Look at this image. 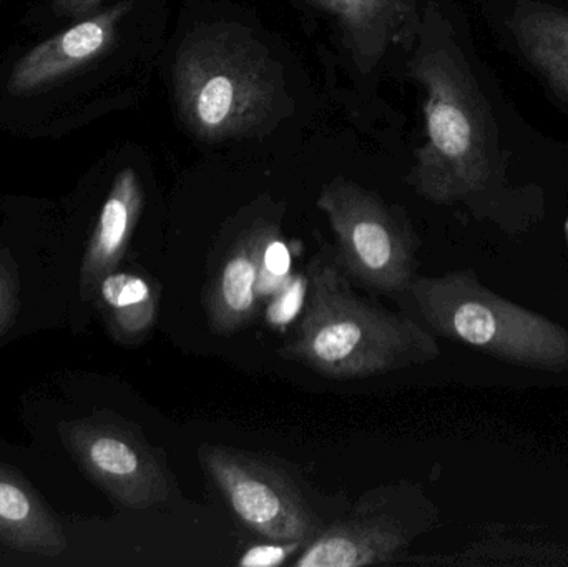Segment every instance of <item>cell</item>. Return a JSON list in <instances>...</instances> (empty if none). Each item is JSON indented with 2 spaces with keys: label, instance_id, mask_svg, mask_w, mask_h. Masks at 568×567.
I'll use <instances>...</instances> for the list:
<instances>
[{
  "label": "cell",
  "instance_id": "8fae6325",
  "mask_svg": "<svg viewBox=\"0 0 568 567\" xmlns=\"http://www.w3.org/2000/svg\"><path fill=\"white\" fill-rule=\"evenodd\" d=\"M142 209L143 190L139 176L132 169L122 170L113 180L83 255L80 266V292L83 298H92L99 283L119 269Z\"/></svg>",
  "mask_w": 568,
  "mask_h": 567
},
{
  "label": "cell",
  "instance_id": "7c38bea8",
  "mask_svg": "<svg viewBox=\"0 0 568 567\" xmlns=\"http://www.w3.org/2000/svg\"><path fill=\"white\" fill-rule=\"evenodd\" d=\"M0 546L23 555L60 556L63 526L26 476L0 463Z\"/></svg>",
  "mask_w": 568,
  "mask_h": 567
},
{
  "label": "cell",
  "instance_id": "5b68a950",
  "mask_svg": "<svg viewBox=\"0 0 568 567\" xmlns=\"http://www.w3.org/2000/svg\"><path fill=\"white\" fill-rule=\"evenodd\" d=\"M317 206L329 220L337 262L346 275L377 292L409 290L416 279V239L403 216L343 179L324 186Z\"/></svg>",
  "mask_w": 568,
  "mask_h": 567
},
{
  "label": "cell",
  "instance_id": "2e32d148",
  "mask_svg": "<svg viewBox=\"0 0 568 567\" xmlns=\"http://www.w3.org/2000/svg\"><path fill=\"white\" fill-rule=\"evenodd\" d=\"M307 276L291 275L290 280L272 296L266 306V322L273 328H282L296 318L306 303Z\"/></svg>",
  "mask_w": 568,
  "mask_h": 567
},
{
  "label": "cell",
  "instance_id": "9a60e30c",
  "mask_svg": "<svg viewBox=\"0 0 568 567\" xmlns=\"http://www.w3.org/2000/svg\"><path fill=\"white\" fill-rule=\"evenodd\" d=\"M324 9L339 17L351 39L367 55L379 53L387 33L403 20L400 0H316ZM373 57V55H371Z\"/></svg>",
  "mask_w": 568,
  "mask_h": 567
},
{
  "label": "cell",
  "instance_id": "4fadbf2b",
  "mask_svg": "<svg viewBox=\"0 0 568 567\" xmlns=\"http://www.w3.org/2000/svg\"><path fill=\"white\" fill-rule=\"evenodd\" d=\"M509 27L524 57L539 70L557 97L568 102V12L520 0Z\"/></svg>",
  "mask_w": 568,
  "mask_h": 567
},
{
  "label": "cell",
  "instance_id": "3957f363",
  "mask_svg": "<svg viewBox=\"0 0 568 567\" xmlns=\"http://www.w3.org/2000/svg\"><path fill=\"white\" fill-rule=\"evenodd\" d=\"M407 292L437 335L516 365L568 369V332L539 313L500 298L469 272L414 279Z\"/></svg>",
  "mask_w": 568,
  "mask_h": 567
},
{
  "label": "cell",
  "instance_id": "e0dca14e",
  "mask_svg": "<svg viewBox=\"0 0 568 567\" xmlns=\"http://www.w3.org/2000/svg\"><path fill=\"white\" fill-rule=\"evenodd\" d=\"M20 279L13 256L0 245V336L12 328L19 312Z\"/></svg>",
  "mask_w": 568,
  "mask_h": 567
},
{
  "label": "cell",
  "instance_id": "ba28073f",
  "mask_svg": "<svg viewBox=\"0 0 568 567\" xmlns=\"http://www.w3.org/2000/svg\"><path fill=\"white\" fill-rule=\"evenodd\" d=\"M416 486L393 483L364 493L343 518L321 526L294 567L394 565L427 528Z\"/></svg>",
  "mask_w": 568,
  "mask_h": 567
},
{
  "label": "cell",
  "instance_id": "30bf717a",
  "mask_svg": "<svg viewBox=\"0 0 568 567\" xmlns=\"http://www.w3.org/2000/svg\"><path fill=\"white\" fill-rule=\"evenodd\" d=\"M119 16V9L109 10L33 47L13 67L9 89L13 93L36 92L85 65L110 45Z\"/></svg>",
  "mask_w": 568,
  "mask_h": 567
},
{
  "label": "cell",
  "instance_id": "9c48e42d",
  "mask_svg": "<svg viewBox=\"0 0 568 567\" xmlns=\"http://www.w3.org/2000/svg\"><path fill=\"white\" fill-rule=\"evenodd\" d=\"M278 235L275 220L258 219L243 226L223 250L203 293L206 322L215 335H235L255 320L263 303V256Z\"/></svg>",
  "mask_w": 568,
  "mask_h": 567
},
{
  "label": "cell",
  "instance_id": "6da1fadb",
  "mask_svg": "<svg viewBox=\"0 0 568 567\" xmlns=\"http://www.w3.org/2000/svg\"><path fill=\"white\" fill-rule=\"evenodd\" d=\"M278 353L324 378L361 379L423 365L440 350L416 320L361 298L339 262L323 253L307 270L296 333Z\"/></svg>",
  "mask_w": 568,
  "mask_h": 567
},
{
  "label": "cell",
  "instance_id": "8992f818",
  "mask_svg": "<svg viewBox=\"0 0 568 567\" xmlns=\"http://www.w3.org/2000/svg\"><path fill=\"white\" fill-rule=\"evenodd\" d=\"M199 462L236 518L260 538L306 546L324 525L280 463L212 443L200 446Z\"/></svg>",
  "mask_w": 568,
  "mask_h": 567
},
{
  "label": "cell",
  "instance_id": "5bb4252c",
  "mask_svg": "<svg viewBox=\"0 0 568 567\" xmlns=\"http://www.w3.org/2000/svg\"><path fill=\"white\" fill-rule=\"evenodd\" d=\"M93 296L110 335L120 345H139L155 328L160 288L149 276L115 270L99 283Z\"/></svg>",
  "mask_w": 568,
  "mask_h": 567
},
{
  "label": "cell",
  "instance_id": "7a4b0ae2",
  "mask_svg": "<svg viewBox=\"0 0 568 567\" xmlns=\"http://www.w3.org/2000/svg\"><path fill=\"white\" fill-rule=\"evenodd\" d=\"M413 75L427 99V143L417 153L413 182L434 203H454L483 190L496 166L497 135L484 97L459 53L423 50Z\"/></svg>",
  "mask_w": 568,
  "mask_h": 567
},
{
  "label": "cell",
  "instance_id": "ac0fdd59",
  "mask_svg": "<svg viewBox=\"0 0 568 567\" xmlns=\"http://www.w3.org/2000/svg\"><path fill=\"white\" fill-rule=\"evenodd\" d=\"M304 546L300 543H268L253 546L239 559L240 567H276L283 566L290 558H296Z\"/></svg>",
  "mask_w": 568,
  "mask_h": 567
},
{
  "label": "cell",
  "instance_id": "52a82bcc",
  "mask_svg": "<svg viewBox=\"0 0 568 567\" xmlns=\"http://www.w3.org/2000/svg\"><path fill=\"white\" fill-rule=\"evenodd\" d=\"M59 435L77 465L116 505L143 512L169 499L165 458L122 416L95 412L60 423Z\"/></svg>",
  "mask_w": 568,
  "mask_h": 567
},
{
  "label": "cell",
  "instance_id": "277c9868",
  "mask_svg": "<svg viewBox=\"0 0 568 567\" xmlns=\"http://www.w3.org/2000/svg\"><path fill=\"white\" fill-rule=\"evenodd\" d=\"M176 99L203 139L240 135L265 119L275 73L262 47L230 29L193 37L176 60Z\"/></svg>",
  "mask_w": 568,
  "mask_h": 567
},
{
  "label": "cell",
  "instance_id": "d6986e66",
  "mask_svg": "<svg viewBox=\"0 0 568 567\" xmlns=\"http://www.w3.org/2000/svg\"><path fill=\"white\" fill-rule=\"evenodd\" d=\"M82 2H95V0H82Z\"/></svg>",
  "mask_w": 568,
  "mask_h": 567
}]
</instances>
